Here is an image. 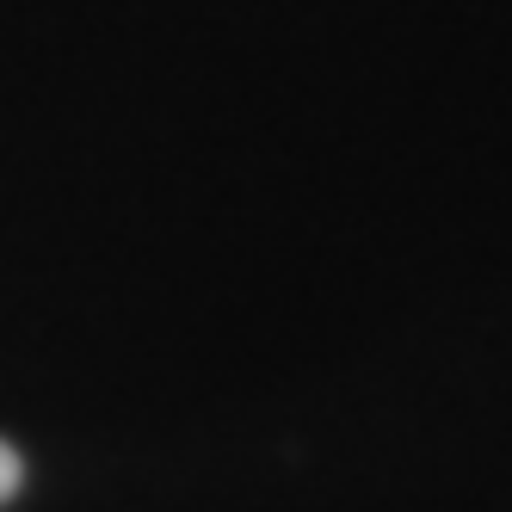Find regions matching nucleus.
I'll use <instances>...</instances> for the list:
<instances>
[{
  "mask_svg": "<svg viewBox=\"0 0 512 512\" xmlns=\"http://www.w3.org/2000/svg\"><path fill=\"white\" fill-rule=\"evenodd\" d=\"M19 488V451L13 445H0V500H7Z\"/></svg>",
  "mask_w": 512,
  "mask_h": 512,
  "instance_id": "nucleus-1",
  "label": "nucleus"
}]
</instances>
